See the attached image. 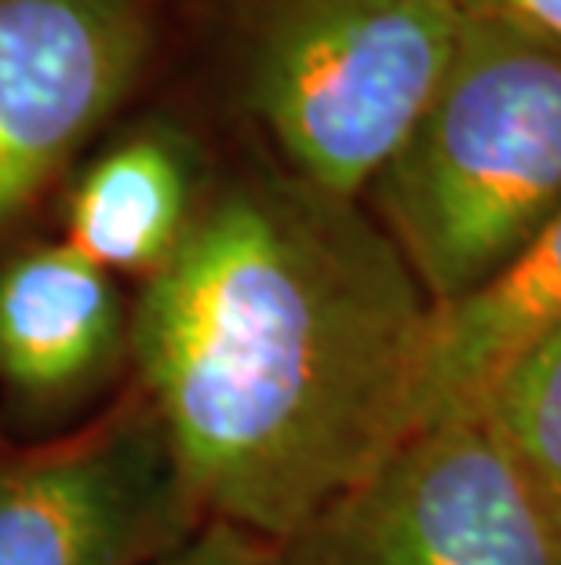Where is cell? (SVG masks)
Listing matches in <instances>:
<instances>
[{"mask_svg": "<svg viewBox=\"0 0 561 565\" xmlns=\"http://www.w3.org/2000/svg\"><path fill=\"white\" fill-rule=\"evenodd\" d=\"M471 416L561 525V321L496 372Z\"/></svg>", "mask_w": 561, "mask_h": 565, "instance_id": "obj_10", "label": "cell"}, {"mask_svg": "<svg viewBox=\"0 0 561 565\" xmlns=\"http://www.w3.org/2000/svg\"><path fill=\"white\" fill-rule=\"evenodd\" d=\"M434 303L365 201L256 164L131 299L128 380L205 522L284 544L412 430Z\"/></svg>", "mask_w": 561, "mask_h": 565, "instance_id": "obj_1", "label": "cell"}, {"mask_svg": "<svg viewBox=\"0 0 561 565\" xmlns=\"http://www.w3.org/2000/svg\"><path fill=\"white\" fill-rule=\"evenodd\" d=\"M131 369V299L121 281L55 242L0 259V413L58 419Z\"/></svg>", "mask_w": 561, "mask_h": 565, "instance_id": "obj_7", "label": "cell"}, {"mask_svg": "<svg viewBox=\"0 0 561 565\" xmlns=\"http://www.w3.org/2000/svg\"><path fill=\"white\" fill-rule=\"evenodd\" d=\"M208 183L190 131L161 117L139 121L77 172L63 204V242L117 281L147 285L183 245Z\"/></svg>", "mask_w": 561, "mask_h": 565, "instance_id": "obj_8", "label": "cell"}, {"mask_svg": "<svg viewBox=\"0 0 561 565\" xmlns=\"http://www.w3.org/2000/svg\"><path fill=\"white\" fill-rule=\"evenodd\" d=\"M554 321H561V209L493 281L456 303L434 307L412 430L471 416L496 372Z\"/></svg>", "mask_w": 561, "mask_h": 565, "instance_id": "obj_9", "label": "cell"}, {"mask_svg": "<svg viewBox=\"0 0 561 565\" xmlns=\"http://www.w3.org/2000/svg\"><path fill=\"white\" fill-rule=\"evenodd\" d=\"M362 201L434 307L510 267L561 209V38L467 4L434 95Z\"/></svg>", "mask_w": 561, "mask_h": 565, "instance_id": "obj_2", "label": "cell"}, {"mask_svg": "<svg viewBox=\"0 0 561 565\" xmlns=\"http://www.w3.org/2000/svg\"><path fill=\"white\" fill-rule=\"evenodd\" d=\"M281 565H561V525L474 416L416 427Z\"/></svg>", "mask_w": 561, "mask_h": 565, "instance_id": "obj_4", "label": "cell"}, {"mask_svg": "<svg viewBox=\"0 0 561 565\" xmlns=\"http://www.w3.org/2000/svg\"><path fill=\"white\" fill-rule=\"evenodd\" d=\"M153 55V0H0V259Z\"/></svg>", "mask_w": 561, "mask_h": 565, "instance_id": "obj_6", "label": "cell"}, {"mask_svg": "<svg viewBox=\"0 0 561 565\" xmlns=\"http://www.w3.org/2000/svg\"><path fill=\"white\" fill-rule=\"evenodd\" d=\"M241 103L278 164L362 201L456 47L467 0H223Z\"/></svg>", "mask_w": 561, "mask_h": 565, "instance_id": "obj_3", "label": "cell"}, {"mask_svg": "<svg viewBox=\"0 0 561 565\" xmlns=\"http://www.w3.org/2000/svg\"><path fill=\"white\" fill-rule=\"evenodd\" d=\"M15 449V445H11V438H8V430H4V413H0V460H4V456Z\"/></svg>", "mask_w": 561, "mask_h": 565, "instance_id": "obj_13", "label": "cell"}, {"mask_svg": "<svg viewBox=\"0 0 561 565\" xmlns=\"http://www.w3.org/2000/svg\"><path fill=\"white\" fill-rule=\"evenodd\" d=\"M467 4L507 11V15H518L525 22H532V26L561 38V0H467Z\"/></svg>", "mask_w": 561, "mask_h": 565, "instance_id": "obj_12", "label": "cell"}, {"mask_svg": "<svg viewBox=\"0 0 561 565\" xmlns=\"http://www.w3.org/2000/svg\"><path fill=\"white\" fill-rule=\"evenodd\" d=\"M201 522L131 380L88 419L0 460V565H150Z\"/></svg>", "mask_w": 561, "mask_h": 565, "instance_id": "obj_5", "label": "cell"}, {"mask_svg": "<svg viewBox=\"0 0 561 565\" xmlns=\"http://www.w3.org/2000/svg\"><path fill=\"white\" fill-rule=\"evenodd\" d=\"M150 565H281V551L278 544L245 533V529L201 522L186 540H179Z\"/></svg>", "mask_w": 561, "mask_h": 565, "instance_id": "obj_11", "label": "cell"}]
</instances>
